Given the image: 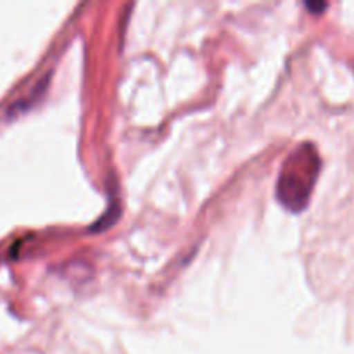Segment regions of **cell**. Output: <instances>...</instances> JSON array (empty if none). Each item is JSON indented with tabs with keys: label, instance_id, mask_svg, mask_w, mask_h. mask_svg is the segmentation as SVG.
<instances>
[{
	"label": "cell",
	"instance_id": "cell-1",
	"mask_svg": "<svg viewBox=\"0 0 354 354\" xmlns=\"http://www.w3.org/2000/svg\"><path fill=\"white\" fill-rule=\"evenodd\" d=\"M320 173V156L313 144H301L296 151L287 156L279 182L277 199L286 209L303 211L310 203L311 192Z\"/></svg>",
	"mask_w": 354,
	"mask_h": 354
},
{
	"label": "cell",
	"instance_id": "cell-2",
	"mask_svg": "<svg viewBox=\"0 0 354 354\" xmlns=\"http://www.w3.org/2000/svg\"><path fill=\"white\" fill-rule=\"evenodd\" d=\"M306 7H308V9H310V10H313L315 14H318V12H322V10L327 9V3H325V2H320V3L306 2Z\"/></svg>",
	"mask_w": 354,
	"mask_h": 354
}]
</instances>
